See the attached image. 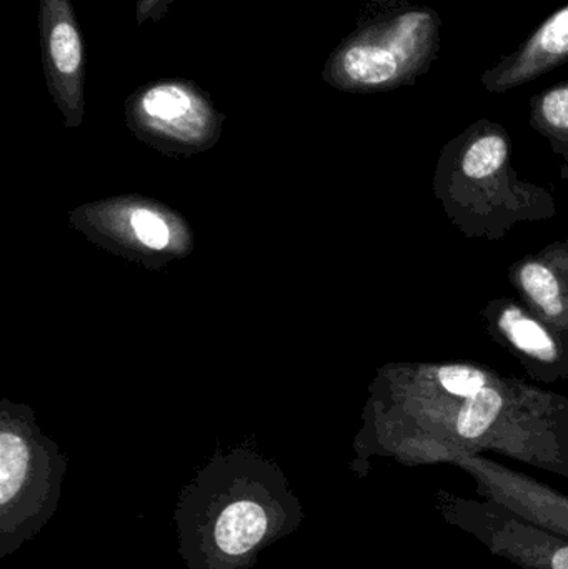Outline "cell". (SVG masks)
Returning <instances> with one entry per match:
<instances>
[{
    "instance_id": "cell-10",
    "label": "cell",
    "mask_w": 568,
    "mask_h": 569,
    "mask_svg": "<svg viewBox=\"0 0 568 569\" xmlns=\"http://www.w3.org/2000/svg\"><path fill=\"white\" fill-rule=\"evenodd\" d=\"M568 63V6L547 17L516 50L480 76L487 92L507 93Z\"/></svg>"
},
{
    "instance_id": "cell-12",
    "label": "cell",
    "mask_w": 568,
    "mask_h": 569,
    "mask_svg": "<svg viewBox=\"0 0 568 569\" xmlns=\"http://www.w3.org/2000/svg\"><path fill=\"white\" fill-rule=\"evenodd\" d=\"M529 123L568 166V79L536 93L529 102Z\"/></svg>"
},
{
    "instance_id": "cell-14",
    "label": "cell",
    "mask_w": 568,
    "mask_h": 569,
    "mask_svg": "<svg viewBox=\"0 0 568 569\" xmlns=\"http://www.w3.org/2000/svg\"><path fill=\"white\" fill-rule=\"evenodd\" d=\"M173 0H136L137 26H143L146 22H160L169 12Z\"/></svg>"
},
{
    "instance_id": "cell-2",
    "label": "cell",
    "mask_w": 568,
    "mask_h": 569,
    "mask_svg": "<svg viewBox=\"0 0 568 569\" xmlns=\"http://www.w3.org/2000/svg\"><path fill=\"white\" fill-rule=\"evenodd\" d=\"M434 196L469 239L500 240L519 223L557 216L550 190L517 173L509 132L489 119L476 120L444 146Z\"/></svg>"
},
{
    "instance_id": "cell-7",
    "label": "cell",
    "mask_w": 568,
    "mask_h": 569,
    "mask_svg": "<svg viewBox=\"0 0 568 569\" xmlns=\"http://www.w3.org/2000/svg\"><path fill=\"white\" fill-rule=\"evenodd\" d=\"M40 49L47 89L69 129L86 113V47L72 0H40Z\"/></svg>"
},
{
    "instance_id": "cell-1",
    "label": "cell",
    "mask_w": 568,
    "mask_h": 569,
    "mask_svg": "<svg viewBox=\"0 0 568 569\" xmlns=\"http://www.w3.org/2000/svg\"><path fill=\"white\" fill-rule=\"evenodd\" d=\"M367 453L407 467L504 455L568 478V397L472 361L389 363L367 400Z\"/></svg>"
},
{
    "instance_id": "cell-4",
    "label": "cell",
    "mask_w": 568,
    "mask_h": 569,
    "mask_svg": "<svg viewBox=\"0 0 568 569\" xmlns=\"http://www.w3.org/2000/svg\"><path fill=\"white\" fill-rule=\"evenodd\" d=\"M130 132L163 153H192L219 142L226 116L192 80H156L126 100Z\"/></svg>"
},
{
    "instance_id": "cell-3",
    "label": "cell",
    "mask_w": 568,
    "mask_h": 569,
    "mask_svg": "<svg viewBox=\"0 0 568 569\" xmlns=\"http://www.w3.org/2000/svg\"><path fill=\"white\" fill-rule=\"evenodd\" d=\"M439 12L416 0H363L356 29L332 50L322 79L349 93L413 86L440 52Z\"/></svg>"
},
{
    "instance_id": "cell-5",
    "label": "cell",
    "mask_w": 568,
    "mask_h": 569,
    "mask_svg": "<svg viewBox=\"0 0 568 569\" xmlns=\"http://www.w3.org/2000/svg\"><path fill=\"white\" fill-rule=\"evenodd\" d=\"M72 217L90 239L146 266H162L192 249L182 217L152 200L126 197L90 203Z\"/></svg>"
},
{
    "instance_id": "cell-13",
    "label": "cell",
    "mask_w": 568,
    "mask_h": 569,
    "mask_svg": "<svg viewBox=\"0 0 568 569\" xmlns=\"http://www.w3.org/2000/svg\"><path fill=\"white\" fill-rule=\"evenodd\" d=\"M267 531V515L259 505L242 501L223 511L216 528L223 553L240 557L260 543Z\"/></svg>"
},
{
    "instance_id": "cell-6",
    "label": "cell",
    "mask_w": 568,
    "mask_h": 569,
    "mask_svg": "<svg viewBox=\"0 0 568 569\" xmlns=\"http://www.w3.org/2000/svg\"><path fill=\"white\" fill-rule=\"evenodd\" d=\"M434 507L444 521L479 540L490 553L522 569H568V540L494 500H469L437 491Z\"/></svg>"
},
{
    "instance_id": "cell-9",
    "label": "cell",
    "mask_w": 568,
    "mask_h": 569,
    "mask_svg": "<svg viewBox=\"0 0 568 569\" xmlns=\"http://www.w3.org/2000/svg\"><path fill=\"white\" fill-rule=\"evenodd\" d=\"M450 465L476 481L480 497L568 540V495L484 455H460Z\"/></svg>"
},
{
    "instance_id": "cell-8",
    "label": "cell",
    "mask_w": 568,
    "mask_h": 569,
    "mask_svg": "<svg viewBox=\"0 0 568 569\" xmlns=\"http://www.w3.org/2000/svg\"><path fill=\"white\" fill-rule=\"evenodd\" d=\"M489 333L507 348L530 377L554 383L568 378V333L534 313L522 300L494 298L484 307Z\"/></svg>"
},
{
    "instance_id": "cell-11",
    "label": "cell",
    "mask_w": 568,
    "mask_h": 569,
    "mask_svg": "<svg viewBox=\"0 0 568 569\" xmlns=\"http://www.w3.org/2000/svg\"><path fill=\"white\" fill-rule=\"evenodd\" d=\"M509 280L534 313L568 333V240L514 263Z\"/></svg>"
}]
</instances>
